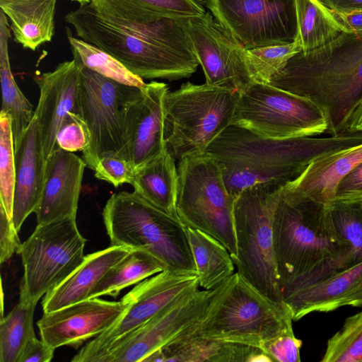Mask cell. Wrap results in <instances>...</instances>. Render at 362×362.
Listing matches in <instances>:
<instances>
[{"label":"cell","instance_id":"obj_1","mask_svg":"<svg viewBox=\"0 0 362 362\" xmlns=\"http://www.w3.org/2000/svg\"><path fill=\"white\" fill-rule=\"evenodd\" d=\"M64 18L80 39L112 55L143 79L188 78L199 64L182 21L139 23L103 16L91 3L81 5Z\"/></svg>","mask_w":362,"mask_h":362},{"label":"cell","instance_id":"obj_2","mask_svg":"<svg viewBox=\"0 0 362 362\" xmlns=\"http://www.w3.org/2000/svg\"><path fill=\"white\" fill-rule=\"evenodd\" d=\"M362 143V132L326 137L274 139L237 125L228 127L208 147L235 199L259 185L284 187L313 160Z\"/></svg>","mask_w":362,"mask_h":362},{"label":"cell","instance_id":"obj_3","mask_svg":"<svg viewBox=\"0 0 362 362\" xmlns=\"http://www.w3.org/2000/svg\"><path fill=\"white\" fill-rule=\"evenodd\" d=\"M275 259L282 291L301 288L355 265L327 206L282 196L273 218Z\"/></svg>","mask_w":362,"mask_h":362},{"label":"cell","instance_id":"obj_4","mask_svg":"<svg viewBox=\"0 0 362 362\" xmlns=\"http://www.w3.org/2000/svg\"><path fill=\"white\" fill-rule=\"evenodd\" d=\"M309 99L325 112L326 134L343 133L362 100V30L294 55L268 83Z\"/></svg>","mask_w":362,"mask_h":362},{"label":"cell","instance_id":"obj_5","mask_svg":"<svg viewBox=\"0 0 362 362\" xmlns=\"http://www.w3.org/2000/svg\"><path fill=\"white\" fill-rule=\"evenodd\" d=\"M103 218L111 245L146 250L165 271L197 276L187 228L134 191L113 193Z\"/></svg>","mask_w":362,"mask_h":362},{"label":"cell","instance_id":"obj_6","mask_svg":"<svg viewBox=\"0 0 362 362\" xmlns=\"http://www.w3.org/2000/svg\"><path fill=\"white\" fill-rule=\"evenodd\" d=\"M293 321L284 300L269 299L237 272L222 284L204 317L181 339L203 337L262 349L266 341L293 330Z\"/></svg>","mask_w":362,"mask_h":362},{"label":"cell","instance_id":"obj_7","mask_svg":"<svg viewBox=\"0 0 362 362\" xmlns=\"http://www.w3.org/2000/svg\"><path fill=\"white\" fill-rule=\"evenodd\" d=\"M238 91L187 82L165 98L166 147L177 160L206 152L230 125Z\"/></svg>","mask_w":362,"mask_h":362},{"label":"cell","instance_id":"obj_8","mask_svg":"<svg viewBox=\"0 0 362 362\" xmlns=\"http://www.w3.org/2000/svg\"><path fill=\"white\" fill-rule=\"evenodd\" d=\"M283 187L259 185L243 190L235 199L234 225L238 272L263 295L281 301L274 248L273 218Z\"/></svg>","mask_w":362,"mask_h":362},{"label":"cell","instance_id":"obj_9","mask_svg":"<svg viewBox=\"0 0 362 362\" xmlns=\"http://www.w3.org/2000/svg\"><path fill=\"white\" fill-rule=\"evenodd\" d=\"M176 210L186 227L218 240L232 259L238 254L234 225L235 199L229 193L222 170L206 152L178 160Z\"/></svg>","mask_w":362,"mask_h":362},{"label":"cell","instance_id":"obj_10","mask_svg":"<svg viewBox=\"0 0 362 362\" xmlns=\"http://www.w3.org/2000/svg\"><path fill=\"white\" fill-rule=\"evenodd\" d=\"M86 243L76 217L37 224L20 254L24 274L19 301L37 304L65 280L83 262Z\"/></svg>","mask_w":362,"mask_h":362},{"label":"cell","instance_id":"obj_11","mask_svg":"<svg viewBox=\"0 0 362 362\" xmlns=\"http://www.w3.org/2000/svg\"><path fill=\"white\" fill-rule=\"evenodd\" d=\"M232 124L274 139L317 136L328 128L325 112L309 99L256 82L240 93Z\"/></svg>","mask_w":362,"mask_h":362},{"label":"cell","instance_id":"obj_12","mask_svg":"<svg viewBox=\"0 0 362 362\" xmlns=\"http://www.w3.org/2000/svg\"><path fill=\"white\" fill-rule=\"evenodd\" d=\"M78 109L90 132V142L82 151L87 167L94 170L107 153L122 156L124 146L123 111L141 88L120 83L80 64Z\"/></svg>","mask_w":362,"mask_h":362},{"label":"cell","instance_id":"obj_13","mask_svg":"<svg viewBox=\"0 0 362 362\" xmlns=\"http://www.w3.org/2000/svg\"><path fill=\"white\" fill-rule=\"evenodd\" d=\"M222 284L210 290L198 287L185 293L148 322L115 341L100 362H145L153 354L182 339L204 317Z\"/></svg>","mask_w":362,"mask_h":362},{"label":"cell","instance_id":"obj_14","mask_svg":"<svg viewBox=\"0 0 362 362\" xmlns=\"http://www.w3.org/2000/svg\"><path fill=\"white\" fill-rule=\"evenodd\" d=\"M204 6L245 49L297 37L295 0H204Z\"/></svg>","mask_w":362,"mask_h":362},{"label":"cell","instance_id":"obj_15","mask_svg":"<svg viewBox=\"0 0 362 362\" xmlns=\"http://www.w3.org/2000/svg\"><path fill=\"white\" fill-rule=\"evenodd\" d=\"M198 287L197 276L165 270L141 281L122 298L126 308L118 320L83 345L71 361L100 362L115 341L148 322L185 293Z\"/></svg>","mask_w":362,"mask_h":362},{"label":"cell","instance_id":"obj_16","mask_svg":"<svg viewBox=\"0 0 362 362\" xmlns=\"http://www.w3.org/2000/svg\"><path fill=\"white\" fill-rule=\"evenodd\" d=\"M206 83L243 93L253 83L245 61V49L211 14L182 21Z\"/></svg>","mask_w":362,"mask_h":362},{"label":"cell","instance_id":"obj_17","mask_svg":"<svg viewBox=\"0 0 362 362\" xmlns=\"http://www.w3.org/2000/svg\"><path fill=\"white\" fill-rule=\"evenodd\" d=\"M168 90L164 83H145L124 107L125 146L122 157L135 170L167 149L164 104Z\"/></svg>","mask_w":362,"mask_h":362},{"label":"cell","instance_id":"obj_18","mask_svg":"<svg viewBox=\"0 0 362 362\" xmlns=\"http://www.w3.org/2000/svg\"><path fill=\"white\" fill-rule=\"evenodd\" d=\"M125 308L122 300L88 298L44 313L37 326L41 339L52 348L68 346L78 349L112 327Z\"/></svg>","mask_w":362,"mask_h":362},{"label":"cell","instance_id":"obj_19","mask_svg":"<svg viewBox=\"0 0 362 362\" xmlns=\"http://www.w3.org/2000/svg\"><path fill=\"white\" fill-rule=\"evenodd\" d=\"M34 80L40 90L35 115L41 129L44 152L47 158L54 151L60 149L57 136L69 112L80 114V64L73 58L59 63L53 71L36 74Z\"/></svg>","mask_w":362,"mask_h":362},{"label":"cell","instance_id":"obj_20","mask_svg":"<svg viewBox=\"0 0 362 362\" xmlns=\"http://www.w3.org/2000/svg\"><path fill=\"white\" fill-rule=\"evenodd\" d=\"M86 167L82 158L61 148L47 158L42 192L34 211L37 224L76 216Z\"/></svg>","mask_w":362,"mask_h":362},{"label":"cell","instance_id":"obj_21","mask_svg":"<svg viewBox=\"0 0 362 362\" xmlns=\"http://www.w3.org/2000/svg\"><path fill=\"white\" fill-rule=\"evenodd\" d=\"M282 300L289 306L293 321L314 312L362 307V262L308 286L282 292Z\"/></svg>","mask_w":362,"mask_h":362},{"label":"cell","instance_id":"obj_22","mask_svg":"<svg viewBox=\"0 0 362 362\" xmlns=\"http://www.w3.org/2000/svg\"><path fill=\"white\" fill-rule=\"evenodd\" d=\"M16 166L13 222L19 232L41 198L46 169L41 129L34 117L14 144Z\"/></svg>","mask_w":362,"mask_h":362},{"label":"cell","instance_id":"obj_23","mask_svg":"<svg viewBox=\"0 0 362 362\" xmlns=\"http://www.w3.org/2000/svg\"><path fill=\"white\" fill-rule=\"evenodd\" d=\"M361 163L362 143L317 158L283 187L281 196L287 201L311 200L329 206L339 180Z\"/></svg>","mask_w":362,"mask_h":362},{"label":"cell","instance_id":"obj_24","mask_svg":"<svg viewBox=\"0 0 362 362\" xmlns=\"http://www.w3.org/2000/svg\"><path fill=\"white\" fill-rule=\"evenodd\" d=\"M130 250L127 247L110 245L86 255L83 262L65 280L45 294L42 301L44 313L88 299L105 273Z\"/></svg>","mask_w":362,"mask_h":362},{"label":"cell","instance_id":"obj_25","mask_svg":"<svg viewBox=\"0 0 362 362\" xmlns=\"http://www.w3.org/2000/svg\"><path fill=\"white\" fill-rule=\"evenodd\" d=\"M147 361L272 362L261 348L203 337L175 341L153 354Z\"/></svg>","mask_w":362,"mask_h":362},{"label":"cell","instance_id":"obj_26","mask_svg":"<svg viewBox=\"0 0 362 362\" xmlns=\"http://www.w3.org/2000/svg\"><path fill=\"white\" fill-rule=\"evenodd\" d=\"M56 4L57 0H0V8L10 20L14 40L35 51L52 39Z\"/></svg>","mask_w":362,"mask_h":362},{"label":"cell","instance_id":"obj_27","mask_svg":"<svg viewBox=\"0 0 362 362\" xmlns=\"http://www.w3.org/2000/svg\"><path fill=\"white\" fill-rule=\"evenodd\" d=\"M105 16L149 23L162 18L184 21L206 13L204 0H91Z\"/></svg>","mask_w":362,"mask_h":362},{"label":"cell","instance_id":"obj_28","mask_svg":"<svg viewBox=\"0 0 362 362\" xmlns=\"http://www.w3.org/2000/svg\"><path fill=\"white\" fill-rule=\"evenodd\" d=\"M175 160L166 149L136 168L131 185L134 191L148 203L179 220L176 210L178 172Z\"/></svg>","mask_w":362,"mask_h":362},{"label":"cell","instance_id":"obj_29","mask_svg":"<svg viewBox=\"0 0 362 362\" xmlns=\"http://www.w3.org/2000/svg\"><path fill=\"white\" fill-rule=\"evenodd\" d=\"M187 233L200 287L213 289L235 273L229 251L218 240L197 229L187 228Z\"/></svg>","mask_w":362,"mask_h":362},{"label":"cell","instance_id":"obj_30","mask_svg":"<svg viewBox=\"0 0 362 362\" xmlns=\"http://www.w3.org/2000/svg\"><path fill=\"white\" fill-rule=\"evenodd\" d=\"M1 11L0 18V77L2 93L1 112L11 118L14 144L32 121L33 106L17 85L11 72L9 62L8 41L10 29L8 18Z\"/></svg>","mask_w":362,"mask_h":362},{"label":"cell","instance_id":"obj_31","mask_svg":"<svg viewBox=\"0 0 362 362\" xmlns=\"http://www.w3.org/2000/svg\"><path fill=\"white\" fill-rule=\"evenodd\" d=\"M165 270L161 262L148 251L131 249L105 273L88 298L101 296L116 298L124 288Z\"/></svg>","mask_w":362,"mask_h":362},{"label":"cell","instance_id":"obj_32","mask_svg":"<svg viewBox=\"0 0 362 362\" xmlns=\"http://www.w3.org/2000/svg\"><path fill=\"white\" fill-rule=\"evenodd\" d=\"M297 37L308 53L337 38L341 32L327 16L319 0H295Z\"/></svg>","mask_w":362,"mask_h":362},{"label":"cell","instance_id":"obj_33","mask_svg":"<svg viewBox=\"0 0 362 362\" xmlns=\"http://www.w3.org/2000/svg\"><path fill=\"white\" fill-rule=\"evenodd\" d=\"M36 303L20 302L0 321V361L19 362L28 343L36 337L33 318Z\"/></svg>","mask_w":362,"mask_h":362},{"label":"cell","instance_id":"obj_34","mask_svg":"<svg viewBox=\"0 0 362 362\" xmlns=\"http://www.w3.org/2000/svg\"><path fill=\"white\" fill-rule=\"evenodd\" d=\"M66 34L74 59L90 70L120 83L141 88L144 79L131 72L112 55L82 39L74 37L69 28Z\"/></svg>","mask_w":362,"mask_h":362},{"label":"cell","instance_id":"obj_35","mask_svg":"<svg viewBox=\"0 0 362 362\" xmlns=\"http://www.w3.org/2000/svg\"><path fill=\"white\" fill-rule=\"evenodd\" d=\"M300 52L301 45L298 37L287 44L245 49V61L253 81L268 84Z\"/></svg>","mask_w":362,"mask_h":362},{"label":"cell","instance_id":"obj_36","mask_svg":"<svg viewBox=\"0 0 362 362\" xmlns=\"http://www.w3.org/2000/svg\"><path fill=\"white\" fill-rule=\"evenodd\" d=\"M322 362H362V311L348 317L327 343Z\"/></svg>","mask_w":362,"mask_h":362},{"label":"cell","instance_id":"obj_37","mask_svg":"<svg viewBox=\"0 0 362 362\" xmlns=\"http://www.w3.org/2000/svg\"><path fill=\"white\" fill-rule=\"evenodd\" d=\"M16 166L11 118L0 113V205L13 218Z\"/></svg>","mask_w":362,"mask_h":362},{"label":"cell","instance_id":"obj_38","mask_svg":"<svg viewBox=\"0 0 362 362\" xmlns=\"http://www.w3.org/2000/svg\"><path fill=\"white\" fill-rule=\"evenodd\" d=\"M327 206L338 234L351 247L354 264L362 262V203L334 202Z\"/></svg>","mask_w":362,"mask_h":362},{"label":"cell","instance_id":"obj_39","mask_svg":"<svg viewBox=\"0 0 362 362\" xmlns=\"http://www.w3.org/2000/svg\"><path fill=\"white\" fill-rule=\"evenodd\" d=\"M90 142V132L80 114L69 112L63 121L57 136L61 149L70 152L83 151Z\"/></svg>","mask_w":362,"mask_h":362},{"label":"cell","instance_id":"obj_40","mask_svg":"<svg viewBox=\"0 0 362 362\" xmlns=\"http://www.w3.org/2000/svg\"><path fill=\"white\" fill-rule=\"evenodd\" d=\"M95 171V177L106 181L117 187L124 183H132L135 169L124 158L116 153H107L99 159Z\"/></svg>","mask_w":362,"mask_h":362},{"label":"cell","instance_id":"obj_41","mask_svg":"<svg viewBox=\"0 0 362 362\" xmlns=\"http://www.w3.org/2000/svg\"><path fill=\"white\" fill-rule=\"evenodd\" d=\"M301 346V340L296 337L293 330H290L266 341L262 349L272 362H299Z\"/></svg>","mask_w":362,"mask_h":362},{"label":"cell","instance_id":"obj_42","mask_svg":"<svg viewBox=\"0 0 362 362\" xmlns=\"http://www.w3.org/2000/svg\"><path fill=\"white\" fill-rule=\"evenodd\" d=\"M334 202L362 203V163L339 180L336 187Z\"/></svg>","mask_w":362,"mask_h":362},{"label":"cell","instance_id":"obj_43","mask_svg":"<svg viewBox=\"0 0 362 362\" xmlns=\"http://www.w3.org/2000/svg\"><path fill=\"white\" fill-rule=\"evenodd\" d=\"M13 220L0 205V262H7L14 253L21 254V243Z\"/></svg>","mask_w":362,"mask_h":362},{"label":"cell","instance_id":"obj_44","mask_svg":"<svg viewBox=\"0 0 362 362\" xmlns=\"http://www.w3.org/2000/svg\"><path fill=\"white\" fill-rule=\"evenodd\" d=\"M324 10L329 19L341 33L362 30V10L339 12L332 10L325 6H324Z\"/></svg>","mask_w":362,"mask_h":362},{"label":"cell","instance_id":"obj_45","mask_svg":"<svg viewBox=\"0 0 362 362\" xmlns=\"http://www.w3.org/2000/svg\"><path fill=\"white\" fill-rule=\"evenodd\" d=\"M55 349L37 337L26 345L19 362H49L52 360Z\"/></svg>","mask_w":362,"mask_h":362},{"label":"cell","instance_id":"obj_46","mask_svg":"<svg viewBox=\"0 0 362 362\" xmlns=\"http://www.w3.org/2000/svg\"><path fill=\"white\" fill-rule=\"evenodd\" d=\"M326 7L339 12L362 10V0H319Z\"/></svg>","mask_w":362,"mask_h":362},{"label":"cell","instance_id":"obj_47","mask_svg":"<svg viewBox=\"0 0 362 362\" xmlns=\"http://www.w3.org/2000/svg\"><path fill=\"white\" fill-rule=\"evenodd\" d=\"M345 132H362V100L348 120Z\"/></svg>","mask_w":362,"mask_h":362},{"label":"cell","instance_id":"obj_48","mask_svg":"<svg viewBox=\"0 0 362 362\" xmlns=\"http://www.w3.org/2000/svg\"><path fill=\"white\" fill-rule=\"evenodd\" d=\"M79 3L81 5L88 4L91 2V0H71Z\"/></svg>","mask_w":362,"mask_h":362}]
</instances>
